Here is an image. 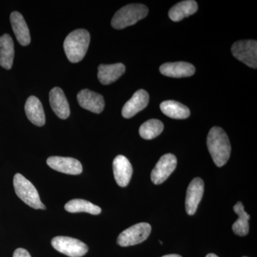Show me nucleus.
<instances>
[{"label":"nucleus","instance_id":"f257e3e1","mask_svg":"<svg viewBox=\"0 0 257 257\" xmlns=\"http://www.w3.org/2000/svg\"><path fill=\"white\" fill-rule=\"evenodd\" d=\"M207 143L214 164L219 167L224 166L231 154L229 140L224 130L217 126L211 128L208 134Z\"/></svg>","mask_w":257,"mask_h":257},{"label":"nucleus","instance_id":"f03ea898","mask_svg":"<svg viewBox=\"0 0 257 257\" xmlns=\"http://www.w3.org/2000/svg\"><path fill=\"white\" fill-rule=\"evenodd\" d=\"M90 42L89 32L83 29L69 34L64 42V50L69 62L77 63L84 58Z\"/></svg>","mask_w":257,"mask_h":257},{"label":"nucleus","instance_id":"7ed1b4c3","mask_svg":"<svg viewBox=\"0 0 257 257\" xmlns=\"http://www.w3.org/2000/svg\"><path fill=\"white\" fill-rule=\"evenodd\" d=\"M148 12V8L144 5H126L115 13L111 20V26L116 30H121L132 26L140 20L146 18Z\"/></svg>","mask_w":257,"mask_h":257},{"label":"nucleus","instance_id":"20e7f679","mask_svg":"<svg viewBox=\"0 0 257 257\" xmlns=\"http://www.w3.org/2000/svg\"><path fill=\"white\" fill-rule=\"evenodd\" d=\"M13 184L17 195L25 204L35 209H45L46 207L40 200V195L35 186L21 174H16Z\"/></svg>","mask_w":257,"mask_h":257},{"label":"nucleus","instance_id":"39448f33","mask_svg":"<svg viewBox=\"0 0 257 257\" xmlns=\"http://www.w3.org/2000/svg\"><path fill=\"white\" fill-rule=\"evenodd\" d=\"M151 231V225L146 222L139 223L123 231L118 236L117 243L124 247L138 244L147 240Z\"/></svg>","mask_w":257,"mask_h":257},{"label":"nucleus","instance_id":"423d86ee","mask_svg":"<svg viewBox=\"0 0 257 257\" xmlns=\"http://www.w3.org/2000/svg\"><path fill=\"white\" fill-rule=\"evenodd\" d=\"M52 245L59 252L70 257H81L87 253L89 248L82 241L68 236H56Z\"/></svg>","mask_w":257,"mask_h":257},{"label":"nucleus","instance_id":"0eeeda50","mask_svg":"<svg viewBox=\"0 0 257 257\" xmlns=\"http://www.w3.org/2000/svg\"><path fill=\"white\" fill-rule=\"evenodd\" d=\"M235 58L253 69L257 68V42L256 40H241L231 47Z\"/></svg>","mask_w":257,"mask_h":257},{"label":"nucleus","instance_id":"6e6552de","mask_svg":"<svg viewBox=\"0 0 257 257\" xmlns=\"http://www.w3.org/2000/svg\"><path fill=\"white\" fill-rule=\"evenodd\" d=\"M177 157L172 154H166L157 162L155 168L152 171V182L155 184L165 182L177 167Z\"/></svg>","mask_w":257,"mask_h":257},{"label":"nucleus","instance_id":"1a4fd4ad","mask_svg":"<svg viewBox=\"0 0 257 257\" xmlns=\"http://www.w3.org/2000/svg\"><path fill=\"white\" fill-rule=\"evenodd\" d=\"M204 184L201 178H194L189 184L185 199V209L187 214H195L204 194Z\"/></svg>","mask_w":257,"mask_h":257},{"label":"nucleus","instance_id":"9d476101","mask_svg":"<svg viewBox=\"0 0 257 257\" xmlns=\"http://www.w3.org/2000/svg\"><path fill=\"white\" fill-rule=\"evenodd\" d=\"M47 163L54 170L67 175H79L83 170L81 162L71 157H50L47 159Z\"/></svg>","mask_w":257,"mask_h":257},{"label":"nucleus","instance_id":"9b49d317","mask_svg":"<svg viewBox=\"0 0 257 257\" xmlns=\"http://www.w3.org/2000/svg\"><path fill=\"white\" fill-rule=\"evenodd\" d=\"M113 172L115 181L118 185L125 187L130 183L133 176V166L126 157L118 155L113 161Z\"/></svg>","mask_w":257,"mask_h":257},{"label":"nucleus","instance_id":"f8f14e48","mask_svg":"<svg viewBox=\"0 0 257 257\" xmlns=\"http://www.w3.org/2000/svg\"><path fill=\"white\" fill-rule=\"evenodd\" d=\"M77 101L81 107L96 114L101 113L105 105L104 97L101 94L87 89H82L78 93Z\"/></svg>","mask_w":257,"mask_h":257},{"label":"nucleus","instance_id":"ddd939ff","mask_svg":"<svg viewBox=\"0 0 257 257\" xmlns=\"http://www.w3.org/2000/svg\"><path fill=\"white\" fill-rule=\"evenodd\" d=\"M150 100L148 93L144 89H140L133 94V97L130 99L123 106L121 114L126 119L133 117L140 111L147 107Z\"/></svg>","mask_w":257,"mask_h":257},{"label":"nucleus","instance_id":"4468645a","mask_svg":"<svg viewBox=\"0 0 257 257\" xmlns=\"http://www.w3.org/2000/svg\"><path fill=\"white\" fill-rule=\"evenodd\" d=\"M50 102L52 110L62 119H66L70 114V109L67 97L62 89L55 87L50 92Z\"/></svg>","mask_w":257,"mask_h":257},{"label":"nucleus","instance_id":"2eb2a0df","mask_svg":"<svg viewBox=\"0 0 257 257\" xmlns=\"http://www.w3.org/2000/svg\"><path fill=\"white\" fill-rule=\"evenodd\" d=\"M195 67L188 62H170L162 64L160 68L161 73L167 77L181 78L192 76L195 73Z\"/></svg>","mask_w":257,"mask_h":257},{"label":"nucleus","instance_id":"dca6fc26","mask_svg":"<svg viewBox=\"0 0 257 257\" xmlns=\"http://www.w3.org/2000/svg\"><path fill=\"white\" fill-rule=\"evenodd\" d=\"M10 22L19 43L23 46L30 45L31 42L30 30L23 15L18 12H13L10 15Z\"/></svg>","mask_w":257,"mask_h":257},{"label":"nucleus","instance_id":"f3484780","mask_svg":"<svg viewBox=\"0 0 257 257\" xmlns=\"http://www.w3.org/2000/svg\"><path fill=\"white\" fill-rule=\"evenodd\" d=\"M25 112L30 121L36 126L45 124V114L41 101L35 96L28 98L25 106Z\"/></svg>","mask_w":257,"mask_h":257},{"label":"nucleus","instance_id":"a211bd4d","mask_svg":"<svg viewBox=\"0 0 257 257\" xmlns=\"http://www.w3.org/2000/svg\"><path fill=\"white\" fill-rule=\"evenodd\" d=\"M125 66L121 63L101 64L98 67V79L104 85L114 82L124 73Z\"/></svg>","mask_w":257,"mask_h":257},{"label":"nucleus","instance_id":"6ab92c4d","mask_svg":"<svg viewBox=\"0 0 257 257\" xmlns=\"http://www.w3.org/2000/svg\"><path fill=\"white\" fill-rule=\"evenodd\" d=\"M14 57V42L10 35L5 34L0 37V66L6 69H11Z\"/></svg>","mask_w":257,"mask_h":257},{"label":"nucleus","instance_id":"aec40b11","mask_svg":"<svg viewBox=\"0 0 257 257\" xmlns=\"http://www.w3.org/2000/svg\"><path fill=\"white\" fill-rule=\"evenodd\" d=\"M198 10L197 2L194 0H187L177 3L175 6L172 7L169 12V17L172 21L179 22L184 18L190 16Z\"/></svg>","mask_w":257,"mask_h":257},{"label":"nucleus","instance_id":"412c9836","mask_svg":"<svg viewBox=\"0 0 257 257\" xmlns=\"http://www.w3.org/2000/svg\"><path fill=\"white\" fill-rule=\"evenodd\" d=\"M160 109L163 114L172 119H187L190 115V110L189 108L178 101L173 100L163 101L160 104Z\"/></svg>","mask_w":257,"mask_h":257},{"label":"nucleus","instance_id":"4be33fe9","mask_svg":"<svg viewBox=\"0 0 257 257\" xmlns=\"http://www.w3.org/2000/svg\"><path fill=\"white\" fill-rule=\"evenodd\" d=\"M234 211L239 217L233 224V231L238 236H246L249 231V224H248V220L250 219L249 214L245 211L244 207L241 202H238L235 204Z\"/></svg>","mask_w":257,"mask_h":257},{"label":"nucleus","instance_id":"5701e85b","mask_svg":"<svg viewBox=\"0 0 257 257\" xmlns=\"http://www.w3.org/2000/svg\"><path fill=\"white\" fill-rule=\"evenodd\" d=\"M66 211L70 213L87 212L93 215H97L101 212V208L89 201L76 199L69 201L64 206Z\"/></svg>","mask_w":257,"mask_h":257},{"label":"nucleus","instance_id":"b1692460","mask_svg":"<svg viewBox=\"0 0 257 257\" xmlns=\"http://www.w3.org/2000/svg\"><path fill=\"white\" fill-rule=\"evenodd\" d=\"M163 130V123L160 120L152 119L143 123L140 126L139 133L142 138L150 140L156 138Z\"/></svg>","mask_w":257,"mask_h":257},{"label":"nucleus","instance_id":"393cba45","mask_svg":"<svg viewBox=\"0 0 257 257\" xmlns=\"http://www.w3.org/2000/svg\"><path fill=\"white\" fill-rule=\"evenodd\" d=\"M13 257H32L28 251L23 248H17L13 253Z\"/></svg>","mask_w":257,"mask_h":257},{"label":"nucleus","instance_id":"a878e982","mask_svg":"<svg viewBox=\"0 0 257 257\" xmlns=\"http://www.w3.org/2000/svg\"><path fill=\"white\" fill-rule=\"evenodd\" d=\"M162 257H182V256H181L180 255H178V254H168V255H165V256H163Z\"/></svg>","mask_w":257,"mask_h":257},{"label":"nucleus","instance_id":"bb28decb","mask_svg":"<svg viewBox=\"0 0 257 257\" xmlns=\"http://www.w3.org/2000/svg\"><path fill=\"white\" fill-rule=\"evenodd\" d=\"M206 257H219L218 256H216V254H214V253H209V254H207Z\"/></svg>","mask_w":257,"mask_h":257},{"label":"nucleus","instance_id":"cd10ccee","mask_svg":"<svg viewBox=\"0 0 257 257\" xmlns=\"http://www.w3.org/2000/svg\"><path fill=\"white\" fill-rule=\"evenodd\" d=\"M243 257H247V256H243Z\"/></svg>","mask_w":257,"mask_h":257}]
</instances>
